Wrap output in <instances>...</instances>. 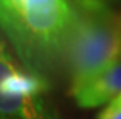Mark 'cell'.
<instances>
[{"instance_id":"6da1fadb","label":"cell","mask_w":121,"mask_h":119,"mask_svg":"<svg viewBox=\"0 0 121 119\" xmlns=\"http://www.w3.org/2000/svg\"><path fill=\"white\" fill-rule=\"evenodd\" d=\"M76 22L75 0H0V31L22 65L45 79L64 65Z\"/></svg>"},{"instance_id":"7a4b0ae2","label":"cell","mask_w":121,"mask_h":119,"mask_svg":"<svg viewBox=\"0 0 121 119\" xmlns=\"http://www.w3.org/2000/svg\"><path fill=\"white\" fill-rule=\"evenodd\" d=\"M121 49V12L84 9L78 6V22L65 51L64 67L71 88L99 76Z\"/></svg>"},{"instance_id":"3957f363","label":"cell","mask_w":121,"mask_h":119,"mask_svg":"<svg viewBox=\"0 0 121 119\" xmlns=\"http://www.w3.org/2000/svg\"><path fill=\"white\" fill-rule=\"evenodd\" d=\"M48 81L11 59L0 60V119H50Z\"/></svg>"},{"instance_id":"277c9868","label":"cell","mask_w":121,"mask_h":119,"mask_svg":"<svg viewBox=\"0 0 121 119\" xmlns=\"http://www.w3.org/2000/svg\"><path fill=\"white\" fill-rule=\"evenodd\" d=\"M121 91V49L110 67L99 76L79 87L71 88L73 99L79 107L93 108L103 104H109Z\"/></svg>"},{"instance_id":"5b68a950","label":"cell","mask_w":121,"mask_h":119,"mask_svg":"<svg viewBox=\"0 0 121 119\" xmlns=\"http://www.w3.org/2000/svg\"><path fill=\"white\" fill-rule=\"evenodd\" d=\"M76 5L84 9H109L121 12V0H75Z\"/></svg>"},{"instance_id":"8992f818","label":"cell","mask_w":121,"mask_h":119,"mask_svg":"<svg viewBox=\"0 0 121 119\" xmlns=\"http://www.w3.org/2000/svg\"><path fill=\"white\" fill-rule=\"evenodd\" d=\"M98 119H121V107L107 104L99 113H98Z\"/></svg>"},{"instance_id":"52a82bcc","label":"cell","mask_w":121,"mask_h":119,"mask_svg":"<svg viewBox=\"0 0 121 119\" xmlns=\"http://www.w3.org/2000/svg\"><path fill=\"white\" fill-rule=\"evenodd\" d=\"M11 53L9 49H8V45L6 42H5L3 39H2V36H0V60H5V59H11Z\"/></svg>"},{"instance_id":"ba28073f","label":"cell","mask_w":121,"mask_h":119,"mask_svg":"<svg viewBox=\"0 0 121 119\" xmlns=\"http://www.w3.org/2000/svg\"><path fill=\"white\" fill-rule=\"evenodd\" d=\"M109 104H112V105H117V107H121V91L118 93L117 96H115L113 99H112L110 102H109Z\"/></svg>"}]
</instances>
